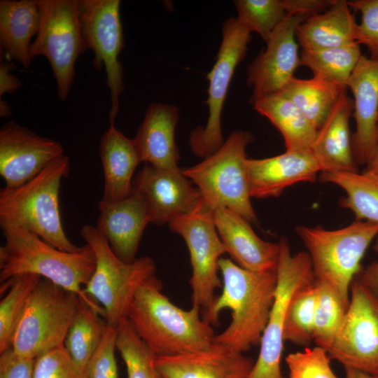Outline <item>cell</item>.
<instances>
[{
    "mask_svg": "<svg viewBox=\"0 0 378 378\" xmlns=\"http://www.w3.org/2000/svg\"><path fill=\"white\" fill-rule=\"evenodd\" d=\"M346 89L345 86L316 76L309 79L294 76L280 92L289 99L318 130Z\"/></svg>",
    "mask_w": 378,
    "mask_h": 378,
    "instance_id": "cell-29",
    "label": "cell"
},
{
    "mask_svg": "<svg viewBox=\"0 0 378 378\" xmlns=\"http://www.w3.org/2000/svg\"><path fill=\"white\" fill-rule=\"evenodd\" d=\"M41 22L30 57H46L55 76L57 97L64 101L72 86L75 64L88 49L79 17V0H38Z\"/></svg>",
    "mask_w": 378,
    "mask_h": 378,
    "instance_id": "cell-9",
    "label": "cell"
},
{
    "mask_svg": "<svg viewBox=\"0 0 378 378\" xmlns=\"http://www.w3.org/2000/svg\"><path fill=\"white\" fill-rule=\"evenodd\" d=\"M253 108L281 132L287 151L311 150L317 130L304 113L281 92L262 97Z\"/></svg>",
    "mask_w": 378,
    "mask_h": 378,
    "instance_id": "cell-28",
    "label": "cell"
},
{
    "mask_svg": "<svg viewBox=\"0 0 378 378\" xmlns=\"http://www.w3.org/2000/svg\"><path fill=\"white\" fill-rule=\"evenodd\" d=\"M316 301V282L293 294L286 310L284 341L300 345H308L313 341Z\"/></svg>",
    "mask_w": 378,
    "mask_h": 378,
    "instance_id": "cell-36",
    "label": "cell"
},
{
    "mask_svg": "<svg viewBox=\"0 0 378 378\" xmlns=\"http://www.w3.org/2000/svg\"><path fill=\"white\" fill-rule=\"evenodd\" d=\"M178 109L172 104H150L134 140L142 162L160 169H178L174 133Z\"/></svg>",
    "mask_w": 378,
    "mask_h": 378,
    "instance_id": "cell-24",
    "label": "cell"
},
{
    "mask_svg": "<svg viewBox=\"0 0 378 378\" xmlns=\"http://www.w3.org/2000/svg\"><path fill=\"white\" fill-rule=\"evenodd\" d=\"M80 298L41 278L30 293L15 328L11 347L19 356L35 359L64 346Z\"/></svg>",
    "mask_w": 378,
    "mask_h": 378,
    "instance_id": "cell-8",
    "label": "cell"
},
{
    "mask_svg": "<svg viewBox=\"0 0 378 378\" xmlns=\"http://www.w3.org/2000/svg\"><path fill=\"white\" fill-rule=\"evenodd\" d=\"M307 18L288 15L274 30L267 46L249 64L247 83L252 88L250 102L280 92L300 65L296 30Z\"/></svg>",
    "mask_w": 378,
    "mask_h": 378,
    "instance_id": "cell-15",
    "label": "cell"
},
{
    "mask_svg": "<svg viewBox=\"0 0 378 378\" xmlns=\"http://www.w3.org/2000/svg\"><path fill=\"white\" fill-rule=\"evenodd\" d=\"M41 22L38 0L0 1V48L6 55L28 68L31 39Z\"/></svg>",
    "mask_w": 378,
    "mask_h": 378,
    "instance_id": "cell-26",
    "label": "cell"
},
{
    "mask_svg": "<svg viewBox=\"0 0 378 378\" xmlns=\"http://www.w3.org/2000/svg\"><path fill=\"white\" fill-rule=\"evenodd\" d=\"M80 233L96 257L94 271L83 292L102 307L106 323L118 327L127 318L139 287L155 274V261L148 256L136 258L131 263L121 260L94 226L83 225Z\"/></svg>",
    "mask_w": 378,
    "mask_h": 378,
    "instance_id": "cell-7",
    "label": "cell"
},
{
    "mask_svg": "<svg viewBox=\"0 0 378 378\" xmlns=\"http://www.w3.org/2000/svg\"><path fill=\"white\" fill-rule=\"evenodd\" d=\"M100 314L80 299L76 314L69 328L64 346L74 362L83 371L98 347L106 323Z\"/></svg>",
    "mask_w": 378,
    "mask_h": 378,
    "instance_id": "cell-32",
    "label": "cell"
},
{
    "mask_svg": "<svg viewBox=\"0 0 378 378\" xmlns=\"http://www.w3.org/2000/svg\"><path fill=\"white\" fill-rule=\"evenodd\" d=\"M116 349L127 368V378H162L156 355L134 330L127 318L117 327Z\"/></svg>",
    "mask_w": 378,
    "mask_h": 378,
    "instance_id": "cell-35",
    "label": "cell"
},
{
    "mask_svg": "<svg viewBox=\"0 0 378 378\" xmlns=\"http://www.w3.org/2000/svg\"><path fill=\"white\" fill-rule=\"evenodd\" d=\"M365 171L370 172L378 176V125L375 144L370 158L366 164Z\"/></svg>",
    "mask_w": 378,
    "mask_h": 378,
    "instance_id": "cell-46",
    "label": "cell"
},
{
    "mask_svg": "<svg viewBox=\"0 0 378 378\" xmlns=\"http://www.w3.org/2000/svg\"><path fill=\"white\" fill-rule=\"evenodd\" d=\"M362 55L356 42L321 50H302L300 65L308 67L314 76L347 88L349 79Z\"/></svg>",
    "mask_w": 378,
    "mask_h": 378,
    "instance_id": "cell-31",
    "label": "cell"
},
{
    "mask_svg": "<svg viewBox=\"0 0 378 378\" xmlns=\"http://www.w3.org/2000/svg\"><path fill=\"white\" fill-rule=\"evenodd\" d=\"M251 197H278L288 187L316 181L321 168L311 150L286 151L274 157L246 160Z\"/></svg>",
    "mask_w": 378,
    "mask_h": 378,
    "instance_id": "cell-18",
    "label": "cell"
},
{
    "mask_svg": "<svg viewBox=\"0 0 378 378\" xmlns=\"http://www.w3.org/2000/svg\"><path fill=\"white\" fill-rule=\"evenodd\" d=\"M0 115L1 117H8L11 115V111L8 104L1 99L0 101Z\"/></svg>",
    "mask_w": 378,
    "mask_h": 378,
    "instance_id": "cell-48",
    "label": "cell"
},
{
    "mask_svg": "<svg viewBox=\"0 0 378 378\" xmlns=\"http://www.w3.org/2000/svg\"><path fill=\"white\" fill-rule=\"evenodd\" d=\"M119 0H79L81 31L88 50L94 55L93 65L104 67L111 95L109 124L115 123L119 97L124 90L123 72L118 57L124 47Z\"/></svg>",
    "mask_w": 378,
    "mask_h": 378,
    "instance_id": "cell-14",
    "label": "cell"
},
{
    "mask_svg": "<svg viewBox=\"0 0 378 378\" xmlns=\"http://www.w3.org/2000/svg\"><path fill=\"white\" fill-rule=\"evenodd\" d=\"M371 378H378V374L375 376L371 377Z\"/></svg>",
    "mask_w": 378,
    "mask_h": 378,
    "instance_id": "cell-49",
    "label": "cell"
},
{
    "mask_svg": "<svg viewBox=\"0 0 378 378\" xmlns=\"http://www.w3.org/2000/svg\"><path fill=\"white\" fill-rule=\"evenodd\" d=\"M251 31L237 18L225 21L222 41L209 80V117L204 127L199 126L190 134L189 144L195 155L206 158L218 150L225 142L221 129L223 104L237 65L245 57Z\"/></svg>",
    "mask_w": 378,
    "mask_h": 378,
    "instance_id": "cell-12",
    "label": "cell"
},
{
    "mask_svg": "<svg viewBox=\"0 0 378 378\" xmlns=\"http://www.w3.org/2000/svg\"><path fill=\"white\" fill-rule=\"evenodd\" d=\"M15 68V65L10 61L1 60L0 97L6 93H14L22 87L20 80L10 73Z\"/></svg>",
    "mask_w": 378,
    "mask_h": 378,
    "instance_id": "cell-44",
    "label": "cell"
},
{
    "mask_svg": "<svg viewBox=\"0 0 378 378\" xmlns=\"http://www.w3.org/2000/svg\"><path fill=\"white\" fill-rule=\"evenodd\" d=\"M317 301L314 316L313 341L328 351L344 319L349 304L337 290L326 281H315Z\"/></svg>",
    "mask_w": 378,
    "mask_h": 378,
    "instance_id": "cell-33",
    "label": "cell"
},
{
    "mask_svg": "<svg viewBox=\"0 0 378 378\" xmlns=\"http://www.w3.org/2000/svg\"><path fill=\"white\" fill-rule=\"evenodd\" d=\"M133 192L144 200L150 223L161 225L193 211L202 200L182 169H160L147 164L134 177Z\"/></svg>",
    "mask_w": 378,
    "mask_h": 378,
    "instance_id": "cell-17",
    "label": "cell"
},
{
    "mask_svg": "<svg viewBox=\"0 0 378 378\" xmlns=\"http://www.w3.org/2000/svg\"><path fill=\"white\" fill-rule=\"evenodd\" d=\"M218 266L223 291L202 318L211 326L218 325L220 312L230 309L231 322L215 336L214 342L243 354L260 344L274 302L276 270L253 272L224 258L220 259Z\"/></svg>",
    "mask_w": 378,
    "mask_h": 378,
    "instance_id": "cell-1",
    "label": "cell"
},
{
    "mask_svg": "<svg viewBox=\"0 0 378 378\" xmlns=\"http://www.w3.org/2000/svg\"><path fill=\"white\" fill-rule=\"evenodd\" d=\"M95 227L121 260L133 262L136 259V253L145 227L150 223L144 200L132 192L120 200H101Z\"/></svg>",
    "mask_w": 378,
    "mask_h": 378,
    "instance_id": "cell-22",
    "label": "cell"
},
{
    "mask_svg": "<svg viewBox=\"0 0 378 378\" xmlns=\"http://www.w3.org/2000/svg\"><path fill=\"white\" fill-rule=\"evenodd\" d=\"M347 88L354 95V157L357 164H366L373 152L378 125V60L362 55Z\"/></svg>",
    "mask_w": 378,
    "mask_h": 378,
    "instance_id": "cell-21",
    "label": "cell"
},
{
    "mask_svg": "<svg viewBox=\"0 0 378 378\" xmlns=\"http://www.w3.org/2000/svg\"><path fill=\"white\" fill-rule=\"evenodd\" d=\"M116 336L117 327L106 323L101 342L83 370L85 378H118Z\"/></svg>",
    "mask_w": 378,
    "mask_h": 378,
    "instance_id": "cell-39",
    "label": "cell"
},
{
    "mask_svg": "<svg viewBox=\"0 0 378 378\" xmlns=\"http://www.w3.org/2000/svg\"><path fill=\"white\" fill-rule=\"evenodd\" d=\"M377 122H378V118H377Z\"/></svg>",
    "mask_w": 378,
    "mask_h": 378,
    "instance_id": "cell-50",
    "label": "cell"
},
{
    "mask_svg": "<svg viewBox=\"0 0 378 378\" xmlns=\"http://www.w3.org/2000/svg\"><path fill=\"white\" fill-rule=\"evenodd\" d=\"M3 234L5 244L0 248L1 284L23 274H37L76 294L104 317L102 307L82 288L96 267L95 254L88 244L76 252H67L28 231L9 229L3 230Z\"/></svg>",
    "mask_w": 378,
    "mask_h": 378,
    "instance_id": "cell-3",
    "label": "cell"
},
{
    "mask_svg": "<svg viewBox=\"0 0 378 378\" xmlns=\"http://www.w3.org/2000/svg\"><path fill=\"white\" fill-rule=\"evenodd\" d=\"M334 0H284L288 15L309 18L326 10Z\"/></svg>",
    "mask_w": 378,
    "mask_h": 378,
    "instance_id": "cell-43",
    "label": "cell"
},
{
    "mask_svg": "<svg viewBox=\"0 0 378 378\" xmlns=\"http://www.w3.org/2000/svg\"><path fill=\"white\" fill-rule=\"evenodd\" d=\"M34 361L18 355L10 347L1 353L0 378H33Z\"/></svg>",
    "mask_w": 378,
    "mask_h": 378,
    "instance_id": "cell-42",
    "label": "cell"
},
{
    "mask_svg": "<svg viewBox=\"0 0 378 378\" xmlns=\"http://www.w3.org/2000/svg\"><path fill=\"white\" fill-rule=\"evenodd\" d=\"M62 145L10 121L0 130V174L6 188L18 187L64 155Z\"/></svg>",
    "mask_w": 378,
    "mask_h": 378,
    "instance_id": "cell-16",
    "label": "cell"
},
{
    "mask_svg": "<svg viewBox=\"0 0 378 378\" xmlns=\"http://www.w3.org/2000/svg\"><path fill=\"white\" fill-rule=\"evenodd\" d=\"M274 302L260 341V352L248 378H284L281 371L284 329L288 303L299 289L315 282L307 252L292 254L285 237L279 240Z\"/></svg>",
    "mask_w": 378,
    "mask_h": 378,
    "instance_id": "cell-10",
    "label": "cell"
},
{
    "mask_svg": "<svg viewBox=\"0 0 378 378\" xmlns=\"http://www.w3.org/2000/svg\"><path fill=\"white\" fill-rule=\"evenodd\" d=\"M33 378H85L64 346L46 351L35 358Z\"/></svg>",
    "mask_w": 378,
    "mask_h": 378,
    "instance_id": "cell-40",
    "label": "cell"
},
{
    "mask_svg": "<svg viewBox=\"0 0 378 378\" xmlns=\"http://www.w3.org/2000/svg\"><path fill=\"white\" fill-rule=\"evenodd\" d=\"M168 225L182 237L188 247L192 266V303L200 307L203 316L216 298L215 290L223 286L218 276V262L227 253L214 223V209L202 199L193 211Z\"/></svg>",
    "mask_w": 378,
    "mask_h": 378,
    "instance_id": "cell-11",
    "label": "cell"
},
{
    "mask_svg": "<svg viewBox=\"0 0 378 378\" xmlns=\"http://www.w3.org/2000/svg\"><path fill=\"white\" fill-rule=\"evenodd\" d=\"M327 352L344 368L378 374V300L356 277L344 319Z\"/></svg>",
    "mask_w": 378,
    "mask_h": 378,
    "instance_id": "cell-13",
    "label": "cell"
},
{
    "mask_svg": "<svg viewBox=\"0 0 378 378\" xmlns=\"http://www.w3.org/2000/svg\"><path fill=\"white\" fill-rule=\"evenodd\" d=\"M162 378H248L253 360L242 353L214 343L208 349L169 356H156Z\"/></svg>",
    "mask_w": 378,
    "mask_h": 378,
    "instance_id": "cell-19",
    "label": "cell"
},
{
    "mask_svg": "<svg viewBox=\"0 0 378 378\" xmlns=\"http://www.w3.org/2000/svg\"><path fill=\"white\" fill-rule=\"evenodd\" d=\"M353 111L354 101L345 91L317 130L311 152L321 172H358L349 130V119Z\"/></svg>",
    "mask_w": 378,
    "mask_h": 378,
    "instance_id": "cell-23",
    "label": "cell"
},
{
    "mask_svg": "<svg viewBox=\"0 0 378 378\" xmlns=\"http://www.w3.org/2000/svg\"><path fill=\"white\" fill-rule=\"evenodd\" d=\"M217 232L237 265L253 272L276 271L280 245L260 239L250 222L225 207L214 209Z\"/></svg>",
    "mask_w": 378,
    "mask_h": 378,
    "instance_id": "cell-20",
    "label": "cell"
},
{
    "mask_svg": "<svg viewBox=\"0 0 378 378\" xmlns=\"http://www.w3.org/2000/svg\"><path fill=\"white\" fill-rule=\"evenodd\" d=\"M326 349L320 346L305 348L286 357L289 378H338L332 372Z\"/></svg>",
    "mask_w": 378,
    "mask_h": 378,
    "instance_id": "cell-38",
    "label": "cell"
},
{
    "mask_svg": "<svg viewBox=\"0 0 378 378\" xmlns=\"http://www.w3.org/2000/svg\"><path fill=\"white\" fill-rule=\"evenodd\" d=\"M42 277L34 274L18 275L1 284L8 289L0 302V354L11 347L13 336L27 300Z\"/></svg>",
    "mask_w": 378,
    "mask_h": 378,
    "instance_id": "cell-34",
    "label": "cell"
},
{
    "mask_svg": "<svg viewBox=\"0 0 378 378\" xmlns=\"http://www.w3.org/2000/svg\"><path fill=\"white\" fill-rule=\"evenodd\" d=\"M234 4L239 22L265 43L288 15L284 0H236Z\"/></svg>",
    "mask_w": 378,
    "mask_h": 378,
    "instance_id": "cell-37",
    "label": "cell"
},
{
    "mask_svg": "<svg viewBox=\"0 0 378 378\" xmlns=\"http://www.w3.org/2000/svg\"><path fill=\"white\" fill-rule=\"evenodd\" d=\"M310 257L315 281L332 286L349 304L350 286L360 271V261L378 235V224L356 220L336 230L320 226L295 228Z\"/></svg>",
    "mask_w": 378,
    "mask_h": 378,
    "instance_id": "cell-5",
    "label": "cell"
},
{
    "mask_svg": "<svg viewBox=\"0 0 378 378\" xmlns=\"http://www.w3.org/2000/svg\"><path fill=\"white\" fill-rule=\"evenodd\" d=\"M155 275L137 289L127 315L134 330L156 356H169L204 351L214 343L211 326L192 305L183 310L162 293Z\"/></svg>",
    "mask_w": 378,
    "mask_h": 378,
    "instance_id": "cell-2",
    "label": "cell"
},
{
    "mask_svg": "<svg viewBox=\"0 0 378 378\" xmlns=\"http://www.w3.org/2000/svg\"><path fill=\"white\" fill-rule=\"evenodd\" d=\"M357 25L347 1L334 0L326 10L298 25L296 38L306 50L343 46L356 42Z\"/></svg>",
    "mask_w": 378,
    "mask_h": 378,
    "instance_id": "cell-27",
    "label": "cell"
},
{
    "mask_svg": "<svg viewBox=\"0 0 378 378\" xmlns=\"http://www.w3.org/2000/svg\"><path fill=\"white\" fill-rule=\"evenodd\" d=\"M253 140L250 132L234 131L214 153L182 172L211 209L225 207L256 223L246 167V148Z\"/></svg>",
    "mask_w": 378,
    "mask_h": 378,
    "instance_id": "cell-6",
    "label": "cell"
},
{
    "mask_svg": "<svg viewBox=\"0 0 378 378\" xmlns=\"http://www.w3.org/2000/svg\"><path fill=\"white\" fill-rule=\"evenodd\" d=\"M99 155L104 177L102 200L114 202L130 196L134 172L142 162L134 139L125 136L115 123L109 124L100 139Z\"/></svg>",
    "mask_w": 378,
    "mask_h": 378,
    "instance_id": "cell-25",
    "label": "cell"
},
{
    "mask_svg": "<svg viewBox=\"0 0 378 378\" xmlns=\"http://www.w3.org/2000/svg\"><path fill=\"white\" fill-rule=\"evenodd\" d=\"M373 248L377 254V259L366 268L360 270L356 277L368 288L378 300V235Z\"/></svg>",
    "mask_w": 378,
    "mask_h": 378,
    "instance_id": "cell-45",
    "label": "cell"
},
{
    "mask_svg": "<svg viewBox=\"0 0 378 378\" xmlns=\"http://www.w3.org/2000/svg\"><path fill=\"white\" fill-rule=\"evenodd\" d=\"M321 180L342 188L346 197L340 206L351 210L356 220L378 224V176L366 171L321 172Z\"/></svg>",
    "mask_w": 378,
    "mask_h": 378,
    "instance_id": "cell-30",
    "label": "cell"
},
{
    "mask_svg": "<svg viewBox=\"0 0 378 378\" xmlns=\"http://www.w3.org/2000/svg\"><path fill=\"white\" fill-rule=\"evenodd\" d=\"M351 9L361 14L356 31V42L365 46L370 58L378 60V0L347 1Z\"/></svg>",
    "mask_w": 378,
    "mask_h": 378,
    "instance_id": "cell-41",
    "label": "cell"
},
{
    "mask_svg": "<svg viewBox=\"0 0 378 378\" xmlns=\"http://www.w3.org/2000/svg\"><path fill=\"white\" fill-rule=\"evenodd\" d=\"M70 170L65 155L55 160L28 182L0 191V227L3 230H22L32 232L54 247L76 252L62 223L59 195L61 181Z\"/></svg>",
    "mask_w": 378,
    "mask_h": 378,
    "instance_id": "cell-4",
    "label": "cell"
},
{
    "mask_svg": "<svg viewBox=\"0 0 378 378\" xmlns=\"http://www.w3.org/2000/svg\"><path fill=\"white\" fill-rule=\"evenodd\" d=\"M345 378H371V377L355 370L345 368Z\"/></svg>",
    "mask_w": 378,
    "mask_h": 378,
    "instance_id": "cell-47",
    "label": "cell"
}]
</instances>
